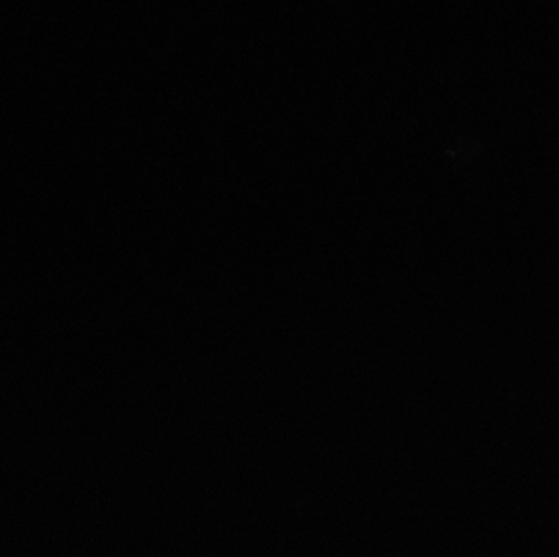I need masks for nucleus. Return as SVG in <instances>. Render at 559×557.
Masks as SVG:
<instances>
[]
</instances>
